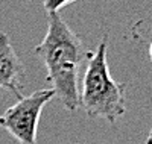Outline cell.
<instances>
[{
	"label": "cell",
	"mask_w": 152,
	"mask_h": 144,
	"mask_svg": "<svg viewBox=\"0 0 152 144\" xmlns=\"http://www.w3.org/2000/svg\"><path fill=\"white\" fill-rule=\"evenodd\" d=\"M26 82V70L20 61L15 49L12 47L9 36L0 32V88L11 91L20 99L21 89Z\"/></svg>",
	"instance_id": "cell-4"
},
{
	"label": "cell",
	"mask_w": 152,
	"mask_h": 144,
	"mask_svg": "<svg viewBox=\"0 0 152 144\" xmlns=\"http://www.w3.org/2000/svg\"><path fill=\"white\" fill-rule=\"evenodd\" d=\"M53 97L55 91L52 88L38 89L29 96H21L17 103L0 115V127H3L20 144H37V130L43 108Z\"/></svg>",
	"instance_id": "cell-3"
},
{
	"label": "cell",
	"mask_w": 152,
	"mask_h": 144,
	"mask_svg": "<svg viewBox=\"0 0 152 144\" xmlns=\"http://www.w3.org/2000/svg\"><path fill=\"white\" fill-rule=\"evenodd\" d=\"M72 2H76V0H43V6L47 14H52V12H59V9Z\"/></svg>",
	"instance_id": "cell-5"
},
{
	"label": "cell",
	"mask_w": 152,
	"mask_h": 144,
	"mask_svg": "<svg viewBox=\"0 0 152 144\" xmlns=\"http://www.w3.org/2000/svg\"><path fill=\"white\" fill-rule=\"evenodd\" d=\"M146 144H152V129H151V132L148 135V140H146Z\"/></svg>",
	"instance_id": "cell-6"
},
{
	"label": "cell",
	"mask_w": 152,
	"mask_h": 144,
	"mask_svg": "<svg viewBox=\"0 0 152 144\" xmlns=\"http://www.w3.org/2000/svg\"><path fill=\"white\" fill-rule=\"evenodd\" d=\"M79 106L90 119H104L116 124L126 112V85L114 81L108 67V38L90 52L81 81Z\"/></svg>",
	"instance_id": "cell-2"
},
{
	"label": "cell",
	"mask_w": 152,
	"mask_h": 144,
	"mask_svg": "<svg viewBox=\"0 0 152 144\" xmlns=\"http://www.w3.org/2000/svg\"><path fill=\"white\" fill-rule=\"evenodd\" d=\"M34 53L47 70L55 97L67 111L79 108V76L90 52L84 49L81 38L62 20L59 12L47 14V31Z\"/></svg>",
	"instance_id": "cell-1"
},
{
	"label": "cell",
	"mask_w": 152,
	"mask_h": 144,
	"mask_svg": "<svg viewBox=\"0 0 152 144\" xmlns=\"http://www.w3.org/2000/svg\"><path fill=\"white\" fill-rule=\"evenodd\" d=\"M149 56H151V61H152V43L149 46Z\"/></svg>",
	"instance_id": "cell-7"
}]
</instances>
